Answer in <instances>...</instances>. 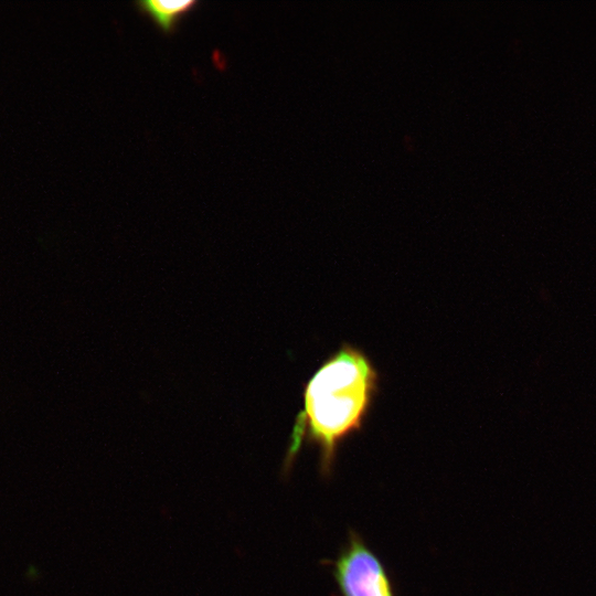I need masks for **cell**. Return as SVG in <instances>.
<instances>
[{
	"label": "cell",
	"mask_w": 596,
	"mask_h": 596,
	"mask_svg": "<svg viewBox=\"0 0 596 596\" xmlns=\"http://www.w3.org/2000/svg\"><path fill=\"white\" fill-rule=\"evenodd\" d=\"M332 575L341 596H395L384 564L354 531L332 563Z\"/></svg>",
	"instance_id": "obj_2"
},
{
	"label": "cell",
	"mask_w": 596,
	"mask_h": 596,
	"mask_svg": "<svg viewBox=\"0 0 596 596\" xmlns=\"http://www.w3.org/2000/svg\"><path fill=\"white\" fill-rule=\"evenodd\" d=\"M379 375L358 348L343 344L307 382L304 411L296 421L286 462L292 460L302 439L319 450L320 471H332L339 445L359 432L377 391Z\"/></svg>",
	"instance_id": "obj_1"
},
{
	"label": "cell",
	"mask_w": 596,
	"mask_h": 596,
	"mask_svg": "<svg viewBox=\"0 0 596 596\" xmlns=\"http://www.w3.org/2000/svg\"><path fill=\"white\" fill-rule=\"evenodd\" d=\"M136 10L163 34H173L180 22L195 11L196 0H140L134 3Z\"/></svg>",
	"instance_id": "obj_3"
}]
</instances>
